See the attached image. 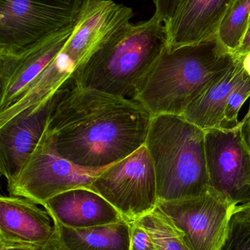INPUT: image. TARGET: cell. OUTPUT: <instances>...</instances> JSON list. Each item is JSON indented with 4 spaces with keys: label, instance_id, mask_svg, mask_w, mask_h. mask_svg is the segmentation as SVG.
<instances>
[{
    "label": "cell",
    "instance_id": "6da1fadb",
    "mask_svg": "<svg viewBox=\"0 0 250 250\" xmlns=\"http://www.w3.org/2000/svg\"><path fill=\"white\" fill-rule=\"evenodd\" d=\"M152 117L139 102L73 81L46 132L63 158L82 168L101 170L145 145Z\"/></svg>",
    "mask_w": 250,
    "mask_h": 250
},
{
    "label": "cell",
    "instance_id": "7a4b0ae2",
    "mask_svg": "<svg viewBox=\"0 0 250 250\" xmlns=\"http://www.w3.org/2000/svg\"><path fill=\"white\" fill-rule=\"evenodd\" d=\"M217 37L164 50L135 96L151 115L183 116L189 105L234 64Z\"/></svg>",
    "mask_w": 250,
    "mask_h": 250
},
{
    "label": "cell",
    "instance_id": "3957f363",
    "mask_svg": "<svg viewBox=\"0 0 250 250\" xmlns=\"http://www.w3.org/2000/svg\"><path fill=\"white\" fill-rule=\"evenodd\" d=\"M167 45L165 24L155 15L145 21L129 23L73 70V82L135 101L139 86Z\"/></svg>",
    "mask_w": 250,
    "mask_h": 250
},
{
    "label": "cell",
    "instance_id": "277c9868",
    "mask_svg": "<svg viewBox=\"0 0 250 250\" xmlns=\"http://www.w3.org/2000/svg\"><path fill=\"white\" fill-rule=\"evenodd\" d=\"M205 134L183 116L152 117L145 145L155 168L158 202L198 196L208 191Z\"/></svg>",
    "mask_w": 250,
    "mask_h": 250
},
{
    "label": "cell",
    "instance_id": "5b68a950",
    "mask_svg": "<svg viewBox=\"0 0 250 250\" xmlns=\"http://www.w3.org/2000/svg\"><path fill=\"white\" fill-rule=\"evenodd\" d=\"M83 0H0V54H13L75 23Z\"/></svg>",
    "mask_w": 250,
    "mask_h": 250
},
{
    "label": "cell",
    "instance_id": "8992f818",
    "mask_svg": "<svg viewBox=\"0 0 250 250\" xmlns=\"http://www.w3.org/2000/svg\"><path fill=\"white\" fill-rule=\"evenodd\" d=\"M92 189L129 223L152 211L158 203L157 176L146 146L104 169L93 181Z\"/></svg>",
    "mask_w": 250,
    "mask_h": 250
},
{
    "label": "cell",
    "instance_id": "52a82bcc",
    "mask_svg": "<svg viewBox=\"0 0 250 250\" xmlns=\"http://www.w3.org/2000/svg\"><path fill=\"white\" fill-rule=\"evenodd\" d=\"M103 170H87L63 158L45 130L20 173L7 184V190L10 195L28 198L43 206L50 198L70 189H92L93 181Z\"/></svg>",
    "mask_w": 250,
    "mask_h": 250
},
{
    "label": "cell",
    "instance_id": "ba28073f",
    "mask_svg": "<svg viewBox=\"0 0 250 250\" xmlns=\"http://www.w3.org/2000/svg\"><path fill=\"white\" fill-rule=\"evenodd\" d=\"M205 131L210 190L236 207L250 204V147L244 125Z\"/></svg>",
    "mask_w": 250,
    "mask_h": 250
},
{
    "label": "cell",
    "instance_id": "9c48e42d",
    "mask_svg": "<svg viewBox=\"0 0 250 250\" xmlns=\"http://www.w3.org/2000/svg\"><path fill=\"white\" fill-rule=\"evenodd\" d=\"M157 207L183 232L192 250H221L236 208L210 189L198 196L161 201Z\"/></svg>",
    "mask_w": 250,
    "mask_h": 250
},
{
    "label": "cell",
    "instance_id": "30bf717a",
    "mask_svg": "<svg viewBox=\"0 0 250 250\" xmlns=\"http://www.w3.org/2000/svg\"><path fill=\"white\" fill-rule=\"evenodd\" d=\"M74 23L16 54H0V113L14 105L41 79L61 54Z\"/></svg>",
    "mask_w": 250,
    "mask_h": 250
},
{
    "label": "cell",
    "instance_id": "8fae6325",
    "mask_svg": "<svg viewBox=\"0 0 250 250\" xmlns=\"http://www.w3.org/2000/svg\"><path fill=\"white\" fill-rule=\"evenodd\" d=\"M73 79L39 104L0 125V170L7 184L14 180L42 139L50 118Z\"/></svg>",
    "mask_w": 250,
    "mask_h": 250
},
{
    "label": "cell",
    "instance_id": "7c38bea8",
    "mask_svg": "<svg viewBox=\"0 0 250 250\" xmlns=\"http://www.w3.org/2000/svg\"><path fill=\"white\" fill-rule=\"evenodd\" d=\"M134 16L131 7L113 0H83L62 55L76 68L100 44L131 23Z\"/></svg>",
    "mask_w": 250,
    "mask_h": 250
},
{
    "label": "cell",
    "instance_id": "4fadbf2b",
    "mask_svg": "<svg viewBox=\"0 0 250 250\" xmlns=\"http://www.w3.org/2000/svg\"><path fill=\"white\" fill-rule=\"evenodd\" d=\"M23 197L0 198V241L41 246L55 233L51 214Z\"/></svg>",
    "mask_w": 250,
    "mask_h": 250
},
{
    "label": "cell",
    "instance_id": "5bb4252c",
    "mask_svg": "<svg viewBox=\"0 0 250 250\" xmlns=\"http://www.w3.org/2000/svg\"><path fill=\"white\" fill-rule=\"evenodd\" d=\"M43 207L60 225L70 229H88L125 220L105 198L88 188L59 194Z\"/></svg>",
    "mask_w": 250,
    "mask_h": 250
},
{
    "label": "cell",
    "instance_id": "9a60e30c",
    "mask_svg": "<svg viewBox=\"0 0 250 250\" xmlns=\"http://www.w3.org/2000/svg\"><path fill=\"white\" fill-rule=\"evenodd\" d=\"M235 0H183L166 25L169 48L198 43L217 36L219 27Z\"/></svg>",
    "mask_w": 250,
    "mask_h": 250
},
{
    "label": "cell",
    "instance_id": "2e32d148",
    "mask_svg": "<svg viewBox=\"0 0 250 250\" xmlns=\"http://www.w3.org/2000/svg\"><path fill=\"white\" fill-rule=\"evenodd\" d=\"M240 55L231 68L188 107L183 117L204 130L223 127L229 97L246 77Z\"/></svg>",
    "mask_w": 250,
    "mask_h": 250
},
{
    "label": "cell",
    "instance_id": "e0dca14e",
    "mask_svg": "<svg viewBox=\"0 0 250 250\" xmlns=\"http://www.w3.org/2000/svg\"><path fill=\"white\" fill-rule=\"evenodd\" d=\"M53 220L70 250H130L132 223L123 220L88 229H70Z\"/></svg>",
    "mask_w": 250,
    "mask_h": 250
},
{
    "label": "cell",
    "instance_id": "ac0fdd59",
    "mask_svg": "<svg viewBox=\"0 0 250 250\" xmlns=\"http://www.w3.org/2000/svg\"><path fill=\"white\" fill-rule=\"evenodd\" d=\"M73 64L60 54L41 79L24 96L8 109L0 113V125L4 124L23 110L42 102L57 92L65 83L73 79Z\"/></svg>",
    "mask_w": 250,
    "mask_h": 250
},
{
    "label": "cell",
    "instance_id": "d6986e66",
    "mask_svg": "<svg viewBox=\"0 0 250 250\" xmlns=\"http://www.w3.org/2000/svg\"><path fill=\"white\" fill-rule=\"evenodd\" d=\"M137 222L148 232L157 250H192L183 232L157 207Z\"/></svg>",
    "mask_w": 250,
    "mask_h": 250
},
{
    "label": "cell",
    "instance_id": "ffe728a7",
    "mask_svg": "<svg viewBox=\"0 0 250 250\" xmlns=\"http://www.w3.org/2000/svg\"><path fill=\"white\" fill-rule=\"evenodd\" d=\"M250 21V0H235L222 21L217 37L233 54L240 48Z\"/></svg>",
    "mask_w": 250,
    "mask_h": 250
},
{
    "label": "cell",
    "instance_id": "44dd1931",
    "mask_svg": "<svg viewBox=\"0 0 250 250\" xmlns=\"http://www.w3.org/2000/svg\"><path fill=\"white\" fill-rule=\"evenodd\" d=\"M250 97V77L248 74L243 82L236 88L229 97L227 106L225 111V121L223 124L232 125V127L239 124L238 115L245 101Z\"/></svg>",
    "mask_w": 250,
    "mask_h": 250
},
{
    "label": "cell",
    "instance_id": "7402d4cb",
    "mask_svg": "<svg viewBox=\"0 0 250 250\" xmlns=\"http://www.w3.org/2000/svg\"><path fill=\"white\" fill-rule=\"evenodd\" d=\"M220 250H250V223L233 216L228 236Z\"/></svg>",
    "mask_w": 250,
    "mask_h": 250
},
{
    "label": "cell",
    "instance_id": "603a6c76",
    "mask_svg": "<svg viewBox=\"0 0 250 250\" xmlns=\"http://www.w3.org/2000/svg\"><path fill=\"white\" fill-rule=\"evenodd\" d=\"M157 16L164 24L167 25L179 11L183 0H153Z\"/></svg>",
    "mask_w": 250,
    "mask_h": 250
},
{
    "label": "cell",
    "instance_id": "cb8c5ba5",
    "mask_svg": "<svg viewBox=\"0 0 250 250\" xmlns=\"http://www.w3.org/2000/svg\"><path fill=\"white\" fill-rule=\"evenodd\" d=\"M130 250H157L148 232L137 221L132 223Z\"/></svg>",
    "mask_w": 250,
    "mask_h": 250
},
{
    "label": "cell",
    "instance_id": "d4e9b609",
    "mask_svg": "<svg viewBox=\"0 0 250 250\" xmlns=\"http://www.w3.org/2000/svg\"><path fill=\"white\" fill-rule=\"evenodd\" d=\"M54 224H55V223H54ZM55 233L53 235L52 237L44 245L38 247L37 250H70L66 246L64 242L62 240L57 225L55 224Z\"/></svg>",
    "mask_w": 250,
    "mask_h": 250
},
{
    "label": "cell",
    "instance_id": "484cf974",
    "mask_svg": "<svg viewBox=\"0 0 250 250\" xmlns=\"http://www.w3.org/2000/svg\"><path fill=\"white\" fill-rule=\"evenodd\" d=\"M38 247L40 246L0 241V250H37Z\"/></svg>",
    "mask_w": 250,
    "mask_h": 250
},
{
    "label": "cell",
    "instance_id": "4316f807",
    "mask_svg": "<svg viewBox=\"0 0 250 250\" xmlns=\"http://www.w3.org/2000/svg\"><path fill=\"white\" fill-rule=\"evenodd\" d=\"M233 216L242 221L250 223V203L236 207L233 211Z\"/></svg>",
    "mask_w": 250,
    "mask_h": 250
},
{
    "label": "cell",
    "instance_id": "83f0119b",
    "mask_svg": "<svg viewBox=\"0 0 250 250\" xmlns=\"http://www.w3.org/2000/svg\"><path fill=\"white\" fill-rule=\"evenodd\" d=\"M248 52H250V21L242 45H241L240 48L236 54H244Z\"/></svg>",
    "mask_w": 250,
    "mask_h": 250
},
{
    "label": "cell",
    "instance_id": "f1b7e54d",
    "mask_svg": "<svg viewBox=\"0 0 250 250\" xmlns=\"http://www.w3.org/2000/svg\"><path fill=\"white\" fill-rule=\"evenodd\" d=\"M239 55H240L244 70L250 77V52L244 54H239Z\"/></svg>",
    "mask_w": 250,
    "mask_h": 250
},
{
    "label": "cell",
    "instance_id": "f546056e",
    "mask_svg": "<svg viewBox=\"0 0 250 250\" xmlns=\"http://www.w3.org/2000/svg\"><path fill=\"white\" fill-rule=\"evenodd\" d=\"M244 132L250 147V118L244 125Z\"/></svg>",
    "mask_w": 250,
    "mask_h": 250
}]
</instances>
